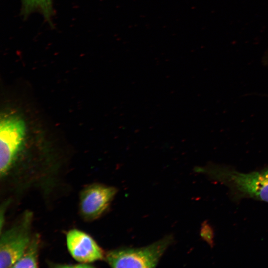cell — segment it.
Wrapping results in <instances>:
<instances>
[{"label":"cell","instance_id":"cell-1","mask_svg":"<svg viewBox=\"0 0 268 268\" xmlns=\"http://www.w3.org/2000/svg\"><path fill=\"white\" fill-rule=\"evenodd\" d=\"M195 170L226 187L234 201L250 198L268 203V166L247 173L216 165L198 167Z\"/></svg>","mask_w":268,"mask_h":268},{"label":"cell","instance_id":"cell-2","mask_svg":"<svg viewBox=\"0 0 268 268\" xmlns=\"http://www.w3.org/2000/svg\"><path fill=\"white\" fill-rule=\"evenodd\" d=\"M173 241L169 235L145 247L110 250L105 258L113 268H154Z\"/></svg>","mask_w":268,"mask_h":268},{"label":"cell","instance_id":"cell-3","mask_svg":"<svg viewBox=\"0 0 268 268\" xmlns=\"http://www.w3.org/2000/svg\"><path fill=\"white\" fill-rule=\"evenodd\" d=\"M26 132L24 121L18 115L6 114L0 123V174L6 175L23 145Z\"/></svg>","mask_w":268,"mask_h":268},{"label":"cell","instance_id":"cell-4","mask_svg":"<svg viewBox=\"0 0 268 268\" xmlns=\"http://www.w3.org/2000/svg\"><path fill=\"white\" fill-rule=\"evenodd\" d=\"M32 214L26 212L15 224L1 233L0 268L13 267L28 245L31 238Z\"/></svg>","mask_w":268,"mask_h":268},{"label":"cell","instance_id":"cell-5","mask_svg":"<svg viewBox=\"0 0 268 268\" xmlns=\"http://www.w3.org/2000/svg\"><path fill=\"white\" fill-rule=\"evenodd\" d=\"M117 192L115 187L100 183L85 186L79 196V208L81 217L87 221L99 218L108 208Z\"/></svg>","mask_w":268,"mask_h":268},{"label":"cell","instance_id":"cell-6","mask_svg":"<svg viewBox=\"0 0 268 268\" xmlns=\"http://www.w3.org/2000/svg\"><path fill=\"white\" fill-rule=\"evenodd\" d=\"M66 242L69 252L79 263L89 264L105 258L102 249L94 239L80 230L69 231L66 235Z\"/></svg>","mask_w":268,"mask_h":268},{"label":"cell","instance_id":"cell-7","mask_svg":"<svg viewBox=\"0 0 268 268\" xmlns=\"http://www.w3.org/2000/svg\"><path fill=\"white\" fill-rule=\"evenodd\" d=\"M40 245V237L37 234L32 237L31 239L20 258L12 268H37Z\"/></svg>","mask_w":268,"mask_h":268},{"label":"cell","instance_id":"cell-8","mask_svg":"<svg viewBox=\"0 0 268 268\" xmlns=\"http://www.w3.org/2000/svg\"><path fill=\"white\" fill-rule=\"evenodd\" d=\"M22 14L27 16L34 11L43 14L48 21H51L52 15V0H21Z\"/></svg>","mask_w":268,"mask_h":268}]
</instances>
